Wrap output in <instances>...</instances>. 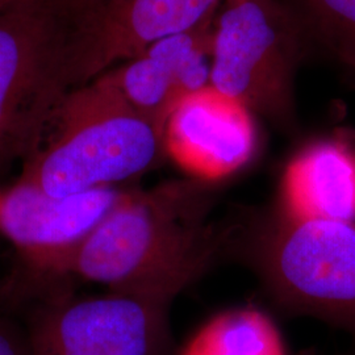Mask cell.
I'll list each match as a JSON object with an SVG mask.
<instances>
[{"label":"cell","instance_id":"6da1fadb","mask_svg":"<svg viewBox=\"0 0 355 355\" xmlns=\"http://www.w3.org/2000/svg\"><path fill=\"white\" fill-rule=\"evenodd\" d=\"M215 200L212 182L199 178L123 191L53 277H76L110 292L174 302L234 243L236 227L208 221Z\"/></svg>","mask_w":355,"mask_h":355},{"label":"cell","instance_id":"7a4b0ae2","mask_svg":"<svg viewBox=\"0 0 355 355\" xmlns=\"http://www.w3.org/2000/svg\"><path fill=\"white\" fill-rule=\"evenodd\" d=\"M165 157L164 136L103 74L66 94L19 182L74 196L139 179Z\"/></svg>","mask_w":355,"mask_h":355},{"label":"cell","instance_id":"3957f363","mask_svg":"<svg viewBox=\"0 0 355 355\" xmlns=\"http://www.w3.org/2000/svg\"><path fill=\"white\" fill-rule=\"evenodd\" d=\"M76 0H15L0 10V175L37 150L71 89Z\"/></svg>","mask_w":355,"mask_h":355},{"label":"cell","instance_id":"277c9868","mask_svg":"<svg viewBox=\"0 0 355 355\" xmlns=\"http://www.w3.org/2000/svg\"><path fill=\"white\" fill-rule=\"evenodd\" d=\"M243 233L274 303L355 336V224L280 212Z\"/></svg>","mask_w":355,"mask_h":355},{"label":"cell","instance_id":"5b68a950","mask_svg":"<svg viewBox=\"0 0 355 355\" xmlns=\"http://www.w3.org/2000/svg\"><path fill=\"white\" fill-rule=\"evenodd\" d=\"M216 17L211 86L291 130L303 24L286 0H223Z\"/></svg>","mask_w":355,"mask_h":355},{"label":"cell","instance_id":"8992f818","mask_svg":"<svg viewBox=\"0 0 355 355\" xmlns=\"http://www.w3.org/2000/svg\"><path fill=\"white\" fill-rule=\"evenodd\" d=\"M170 300L110 292L46 300L29 320L32 355H175Z\"/></svg>","mask_w":355,"mask_h":355},{"label":"cell","instance_id":"52a82bcc","mask_svg":"<svg viewBox=\"0 0 355 355\" xmlns=\"http://www.w3.org/2000/svg\"><path fill=\"white\" fill-rule=\"evenodd\" d=\"M223 0L76 1L69 46L71 89L96 79L162 38L215 16Z\"/></svg>","mask_w":355,"mask_h":355},{"label":"cell","instance_id":"ba28073f","mask_svg":"<svg viewBox=\"0 0 355 355\" xmlns=\"http://www.w3.org/2000/svg\"><path fill=\"white\" fill-rule=\"evenodd\" d=\"M123 190L107 187L54 198L16 182L0 189V236L11 242L28 266L41 275L54 270L107 215Z\"/></svg>","mask_w":355,"mask_h":355},{"label":"cell","instance_id":"9c48e42d","mask_svg":"<svg viewBox=\"0 0 355 355\" xmlns=\"http://www.w3.org/2000/svg\"><path fill=\"white\" fill-rule=\"evenodd\" d=\"M215 21L216 15L190 31L162 38L104 73L162 136L178 104L211 86Z\"/></svg>","mask_w":355,"mask_h":355},{"label":"cell","instance_id":"30bf717a","mask_svg":"<svg viewBox=\"0 0 355 355\" xmlns=\"http://www.w3.org/2000/svg\"><path fill=\"white\" fill-rule=\"evenodd\" d=\"M166 155L192 175L218 180L252 158L255 129L250 111L207 86L179 103L165 128Z\"/></svg>","mask_w":355,"mask_h":355},{"label":"cell","instance_id":"8fae6325","mask_svg":"<svg viewBox=\"0 0 355 355\" xmlns=\"http://www.w3.org/2000/svg\"><path fill=\"white\" fill-rule=\"evenodd\" d=\"M283 214L355 224V148L340 137L305 146L287 166Z\"/></svg>","mask_w":355,"mask_h":355},{"label":"cell","instance_id":"7c38bea8","mask_svg":"<svg viewBox=\"0 0 355 355\" xmlns=\"http://www.w3.org/2000/svg\"><path fill=\"white\" fill-rule=\"evenodd\" d=\"M175 355H286V347L265 313L234 309L208 321Z\"/></svg>","mask_w":355,"mask_h":355},{"label":"cell","instance_id":"4fadbf2b","mask_svg":"<svg viewBox=\"0 0 355 355\" xmlns=\"http://www.w3.org/2000/svg\"><path fill=\"white\" fill-rule=\"evenodd\" d=\"M303 26H309L333 51L355 54V0H292Z\"/></svg>","mask_w":355,"mask_h":355},{"label":"cell","instance_id":"5bb4252c","mask_svg":"<svg viewBox=\"0 0 355 355\" xmlns=\"http://www.w3.org/2000/svg\"><path fill=\"white\" fill-rule=\"evenodd\" d=\"M0 355H32L28 337L0 321Z\"/></svg>","mask_w":355,"mask_h":355},{"label":"cell","instance_id":"9a60e30c","mask_svg":"<svg viewBox=\"0 0 355 355\" xmlns=\"http://www.w3.org/2000/svg\"><path fill=\"white\" fill-rule=\"evenodd\" d=\"M338 57L341 58L343 62L349 64L350 67H353L355 70V54H341Z\"/></svg>","mask_w":355,"mask_h":355},{"label":"cell","instance_id":"2e32d148","mask_svg":"<svg viewBox=\"0 0 355 355\" xmlns=\"http://www.w3.org/2000/svg\"><path fill=\"white\" fill-rule=\"evenodd\" d=\"M13 1H15V0H0V10L4 8V7H7V6H10Z\"/></svg>","mask_w":355,"mask_h":355},{"label":"cell","instance_id":"e0dca14e","mask_svg":"<svg viewBox=\"0 0 355 355\" xmlns=\"http://www.w3.org/2000/svg\"><path fill=\"white\" fill-rule=\"evenodd\" d=\"M340 355H355V353H346V354H340Z\"/></svg>","mask_w":355,"mask_h":355},{"label":"cell","instance_id":"ac0fdd59","mask_svg":"<svg viewBox=\"0 0 355 355\" xmlns=\"http://www.w3.org/2000/svg\"><path fill=\"white\" fill-rule=\"evenodd\" d=\"M78 1H86V0H78Z\"/></svg>","mask_w":355,"mask_h":355}]
</instances>
